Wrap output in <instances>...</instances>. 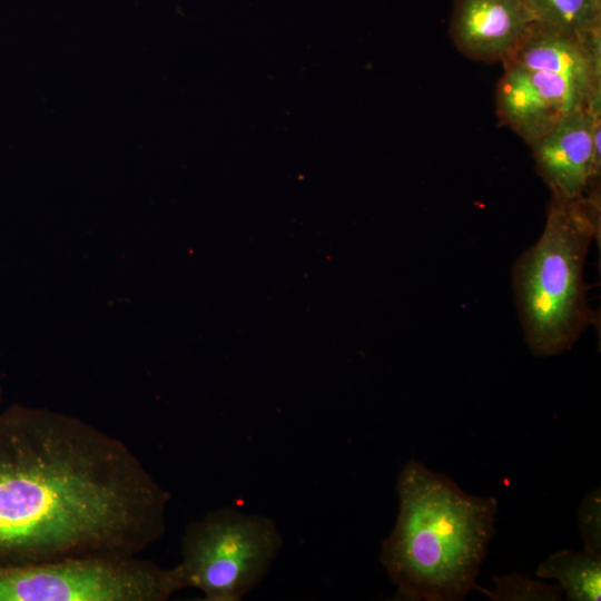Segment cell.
I'll return each instance as SVG.
<instances>
[{"label":"cell","mask_w":601,"mask_h":601,"mask_svg":"<svg viewBox=\"0 0 601 601\" xmlns=\"http://www.w3.org/2000/svg\"><path fill=\"white\" fill-rule=\"evenodd\" d=\"M168 501L93 425L48 408L0 414V565L137 555L164 534Z\"/></svg>","instance_id":"6da1fadb"},{"label":"cell","mask_w":601,"mask_h":601,"mask_svg":"<svg viewBox=\"0 0 601 601\" xmlns=\"http://www.w3.org/2000/svg\"><path fill=\"white\" fill-rule=\"evenodd\" d=\"M398 512L380 561L398 601H461L477 587L495 533L497 501L463 491L410 460L396 483Z\"/></svg>","instance_id":"7a4b0ae2"},{"label":"cell","mask_w":601,"mask_h":601,"mask_svg":"<svg viewBox=\"0 0 601 601\" xmlns=\"http://www.w3.org/2000/svg\"><path fill=\"white\" fill-rule=\"evenodd\" d=\"M600 237V193L551 196L539 239L516 259L512 284L525 342L536 357L570 349L599 318L587 300L584 264Z\"/></svg>","instance_id":"3957f363"},{"label":"cell","mask_w":601,"mask_h":601,"mask_svg":"<svg viewBox=\"0 0 601 601\" xmlns=\"http://www.w3.org/2000/svg\"><path fill=\"white\" fill-rule=\"evenodd\" d=\"M274 520L233 508L189 523L176 564L184 588L207 601H239L265 578L282 546Z\"/></svg>","instance_id":"277c9868"},{"label":"cell","mask_w":601,"mask_h":601,"mask_svg":"<svg viewBox=\"0 0 601 601\" xmlns=\"http://www.w3.org/2000/svg\"><path fill=\"white\" fill-rule=\"evenodd\" d=\"M181 589L176 566L137 555L0 565V601H165Z\"/></svg>","instance_id":"5b68a950"},{"label":"cell","mask_w":601,"mask_h":601,"mask_svg":"<svg viewBox=\"0 0 601 601\" xmlns=\"http://www.w3.org/2000/svg\"><path fill=\"white\" fill-rule=\"evenodd\" d=\"M496 86V115L529 145L570 115L601 100L594 91L562 75L504 65Z\"/></svg>","instance_id":"8992f818"},{"label":"cell","mask_w":601,"mask_h":601,"mask_svg":"<svg viewBox=\"0 0 601 601\" xmlns=\"http://www.w3.org/2000/svg\"><path fill=\"white\" fill-rule=\"evenodd\" d=\"M600 129L601 100H598L529 144L551 196L575 200L597 189L601 169Z\"/></svg>","instance_id":"52a82bcc"},{"label":"cell","mask_w":601,"mask_h":601,"mask_svg":"<svg viewBox=\"0 0 601 601\" xmlns=\"http://www.w3.org/2000/svg\"><path fill=\"white\" fill-rule=\"evenodd\" d=\"M535 22L522 0H454L449 32L469 59L503 63Z\"/></svg>","instance_id":"ba28073f"},{"label":"cell","mask_w":601,"mask_h":601,"mask_svg":"<svg viewBox=\"0 0 601 601\" xmlns=\"http://www.w3.org/2000/svg\"><path fill=\"white\" fill-rule=\"evenodd\" d=\"M554 72L601 90V32L580 35L535 22L502 63Z\"/></svg>","instance_id":"9c48e42d"},{"label":"cell","mask_w":601,"mask_h":601,"mask_svg":"<svg viewBox=\"0 0 601 601\" xmlns=\"http://www.w3.org/2000/svg\"><path fill=\"white\" fill-rule=\"evenodd\" d=\"M553 579L570 601H599L601 598V555L587 551L561 550L550 554L535 572Z\"/></svg>","instance_id":"30bf717a"},{"label":"cell","mask_w":601,"mask_h":601,"mask_svg":"<svg viewBox=\"0 0 601 601\" xmlns=\"http://www.w3.org/2000/svg\"><path fill=\"white\" fill-rule=\"evenodd\" d=\"M535 21L569 32H601V0H522Z\"/></svg>","instance_id":"8fae6325"},{"label":"cell","mask_w":601,"mask_h":601,"mask_svg":"<svg viewBox=\"0 0 601 601\" xmlns=\"http://www.w3.org/2000/svg\"><path fill=\"white\" fill-rule=\"evenodd\" d=\"M493 582V590L479 585L475 590L493 601H560L564 597L559 584L532 580L518 573L494 577Z\"/></svg>","instance_id":"7c38bea8"},{"label":"cell","mask_w":601,"mask_h":601,"mask_svg":"<svg viewBox=\"0 0 601 601\" xmlns=\"http://www.w3.org/2000/svg\"><path fill=\"white\" fill-rule=\"evenodd\" d=\"M578 526L584 551L601 555V491L588 493L578 508Z\"/></svg>","instance_id":"4fadbf2b"}]
</instances>
